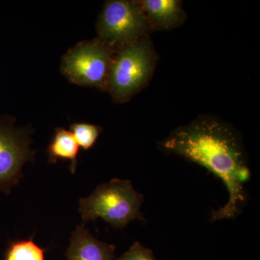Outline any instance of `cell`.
<instances>
[{"mask_svg": "<svg viewBox=\"0 0 260 260\" xmlns=\"http://www.w3.org/2000/svg\"><path fill=\"white\" fill-rule=\"evenodd\" d=\"M157 56L148 37L118 48L109 72L107 90L114 102H128L148 83Z\"/></svg>", "mask_w": 260, "mask_h": 260, "instance_id": "3957f363", "label": "cell"}, {"mask_svg": "<svg viewBox=\"0 0 260 260\" xmlns=\"http://www.w3.org/2000/svg\"><path fill=\"white\" fill-rule=\"evenodd\" d=\"M160 148L205 168L223 181L229 200L212 213V223L234 219L242 213L251 172L242 140L232 126L216 118H198L172 131Z\"/></svg>", "mask_w": 260, "mask_h": 260, "instance_id": "6da1fadb", "label": "cell"}, {"mask_svg": "<svg viewBox=\"0 0 260 260\" xmlns=\"http://www.w3.org/2000/svg\"><path fill=\"white\" fill-rule=\"evenodd\" d=\"M116 260H156L153 251L145 248L140 242H135L129 250Z\"/></svg>", "mask_w": 260, "mask_h": 260, "instance_id": "7c38bea8", "label": "cell"}, {"mask_svg": "<svg viewBox=\"0 0 260 260\" xmlns=\"http://www.w3.org/2000/svg\"><path fill=\"white\" fill-rule=\"evenodd\" d=\"M143 200L131 181L114 179L98 186L88 198H81L78 211L85 222L100 218L121 229L133 220H145L140 211Z\"/></svg>", "mask_w": 260, "mask_h": 260, "instance_id": "7a4b0ae2", "label": "cell"}, {"mask_svg": "<svg viewBox=\"0 0 260 260\" xmlns=\"http://www.w3.org/2000/svg\"><path fill=\"white\" fill-rule=\"evenodd\" d=\"M30 138L24 130L16 129L7 119H0V191L10 194L23 177L22 168L34 159Z\"/></svg>", "mask_w": 260, "mask_h": 260, "instance_id": "8992f818", "label": "cell"}, {"mask_svg": "<svg viewBox=\"0 0 260 260\" xmlns=\"http://www.w3.org/2000/svg\"><path fill=\"white\" fill-rule=\"evenodd\" d=\"M115 49L95 39L80 42L61 61V72L72 83L107 90Z\"/></svg>", "mask_w": 260, "mask_h": 260, "instance_id": "277c9868", "label": "cell"}, {"mask_svg": "<svg viewBox=\"0 0 260 260\" xmlns=\"http://www.w3.org/2000/svg\"><path fill=\"white\" fill-rule=\"evenodd\" d=\"M150 29L168 30L179 26L186 18L178 0H141L138 1Z\"/></svg>", "mask_w": 260, "mask_h": 260, "instance_id": "ba28073f", "label": "cell"}, {"mask_svg": "<svg viewBox=\"0 0 260 260\" xmlns=\"http://www.w3.org/2000/svg\"><path fill=\"white\" fill-rule=\"evenodd\" d=\"M115 249V246L95 239L83 223L72 234L66 256L68 260H114Z\"/></svg>", "mask_w": 260, "mask_h": 260, "instance_id": "52a82bcc", "label": "cell"}, {"mask_svg": "<svg viewBox=\"0 0 260 260\" xmlns=\"http://www.w3.org/2000/svg\"><path fill=\"white\" fill-rule=\"evenodd\" d=\"M79 150V145L71 132L63 128H56L54 138L47 148L49 161L56 164L58 160H69L70 172L75 174Z\"/></svg>", "mask_w": 260, "mask_h": 260, "instance_id": "9c48e42d", "label": "cell"}, {"mask_svg": "<svg viewBox=\"0 0 260 260\" xmlns=\"http://www.w3.org/2000/svg\"><path fill=\"white\" fill-rule=\"evenodd\" d=\"M102 131L100 126L88 123H75L70 126V132L84 150H90L95 145Z\"/></svg>", "mask_w": 260, "mask_h": 260, "instance_id": "8fae6325", "label": "cell"}, {"mask_svg": "<svg viewBox=\"0 0 260 260\" xmlns=\"http://www.w3.org/2000/svg\"><path fill=\"white\" fill-rule=\"evenodd\" d=\"M46 250L29 239L10 242L5 251L4 260H45Z\"/></svg>", "mask_w": 260, "mask_h": 260, "instance_id": "30bf717a", "label": "cell"}, {"mask_svg": "<svg viewBox=\"0 0 260 260\" xmlns=\"http://www.w3.org/2000/svg\"><path fill=\"white\" fill-rule=\"evenodd\" d=\"M150 30L138 1H107L97 23L98 39L115 50L148 37Z\"/></svg>", "mask_w": 260, "mask_h": 260, "instance_id": "5b68a950", "label": "cell"}]
</instances>
